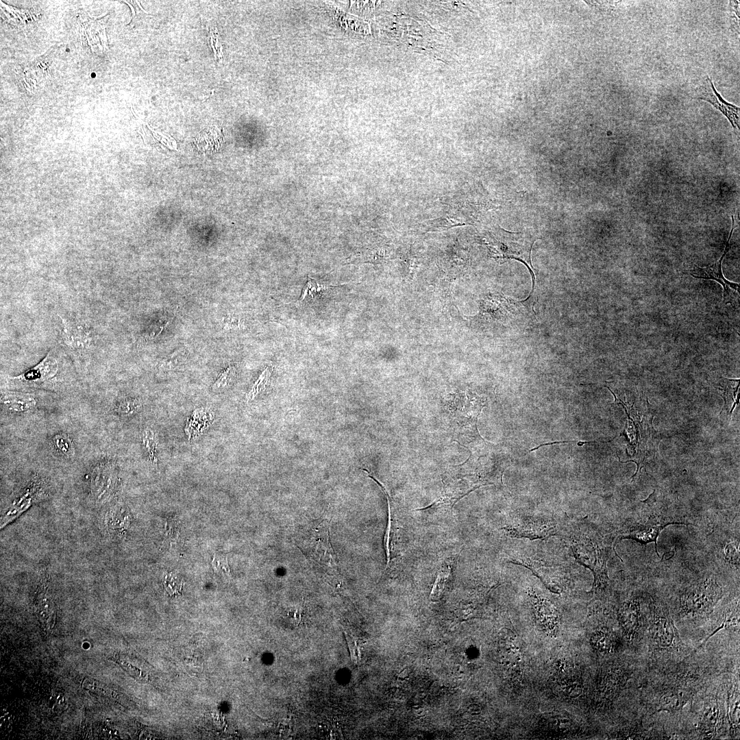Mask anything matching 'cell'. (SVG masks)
<instances>
[{
    "label": "cell",
    "mask_w": 740,
    "mask_h": 740,
    "mask_svg": "<svg viewBox=\"0 0 740 740\" xmlns=\"http://www.w3.org/2000/svg\"><path fill=\"white\" fill-rule=\"evenodd\" d=\"M730 20H732V25H735L734 27L739 31V1H730Z\"/></svg>",
    "instance_id": "obj_34"
},
{
    "label": "cell",
    "mask_w": 740,
    "mask_h": 740,
    "mask_svg": "<svg viewBox=\"0 0 740 740\" xmlns=\"http://www.w3.org/2000/svg\"><path fill=\"white\" fill-rule=\"evenodd\" d=\"M334 286L326 285L323 284H319L312 278H308L307 283L303 288L300 298L298 302H301L306 297L310 296L313 297L314 294L320 291H323L330 289Z\"/></svg>",
    "instance_id": "obj_32"
},
{
    "label": "cell",
    "mask_w": 740,
    "mask_h": 740,
    "mask_svg": "<svg viewBox=\"0 0 740 740\" xmlns=\"http://www.w3.org/2000/svg\"><path fill=\"white\" fill-rule=\"evenodd\" d=\"M452 563H449L441 567L430 593L431 601H439L443 595L452 578Z\"/></svg>",
    "instance_id": "obj_23"
},
{
    "label": "cell",
    "mask_w": 740,
    "mask_h": 740,
    "mask_svg": "<svg viewBox=\"0 0 740 740\" xmlns=\"http://www.w3.org/2000/svg\"><path fill=\"white\" fill-rule=\"evenodd\" d=\"M142 403L135 398H125L116 403L114 411L121 417H130L140 410Z\"/></svg>",
    "instance_id": "obj_28"
},
{
    "label": "cell",
    "mask_w": 740,
    "mask_h": 740,
    "mask_svg": "<svg viewBox=\"0 0 740 740\" xmlns=\"http://www.w3.org/2000/svg\"><path fill=\"white\" fill-rule=\"evenodd\" d=\"M576 559L590 569L594 576L591 592L600 595L608 587L607 561L611 550L608 541L593 528L580 525L571 533L569 539Z\"/></svg>",
    "instance_id": "obj_3"
},
{
    "label": "cell",
    "mask_w": 740,
    "mask_h": 740,
    "mask_svg": "<svg viewBox=\"0 0 740 740\" xmlns=\"http://www.w3.org/2000/svg\"><path fill=\"white\" fill-rule=\"evenodd\" d=\"M646 614L645 630L648 650L655 658L671 661L684 658L687 646L683 643L667 605L650 597Z\"/></svg>",
    "instance_id": "obj_2"
},
{
    "label": "cell",
    "mask_w": 740,
    "mask_h": 740,
    "mask_svg": "<svg viewBox=\"0 0 740 740\" xmlns=\"http://www.w3.org/2000/svg\"><path fill=\"white\" fill-rule=\"evenodd\" d=\"M221 137H222L221 132L217 127H212L200 133L196 138V143L200 149L203 148H206V150H212V148L216 149H218L219 142L211 140V139Z\"/></svg>",
    "instance_id": "obj_27"
},
{
    "label": "cell",
    "mask_w": 740,
    "mask_h": 740,
    "mask_svg": "<svg viewBox=\"0 0 740 740\" xmlns=\"http://www.w3.org/2000/svg\"><path fill=\"white\" fill-rule=\"evenodd\" d=\"M243 324V321L238 317L228 316L223 319V326L226 329L239 328Z\"/></svg>",
    "instance_id": "obj_36"
},
{
    "label": "cell",
    "mask_w": 740,
    "mask_h": 740,
    "mask_svg": "<svg viewBox=\"0 0 740 740\" xmlns=\"http://www.w3.org/2000/svg\"><path fill=\"white\" fill-rule=\"evenodd\" d=\"M236 376V369L234 366H230L223 370L218 376L212 386L214 391H220L229 386Z\"/></svg>",
    "instance_id": "obj_30"
},
{
    "label": "cell",
    "mask_w": 740,
    "mask_h": 740,
    "mask_svg": "<svg viewBox=\"0 0 740 740\" xmlns=\"http://www.w3.org/2000/svg\"><path fill=\"white\" fill-rule=\"evenodd\" d=\"M507 533L512 537L543 539L558 532L556 522L547 517H519L506 526Z\"/></svg>",
    "instance_id": "obj_10"
},
{
    "label": "cell",
    "mask_w": 740,
    "mask_h": 740,
    "mask_svg": "<svg viewBox=\"0 0 740 740\" xmlns=\"http://www.w3.org/2000/svg\"><path fill=\"white\" fill-rule=\"evenodd\" d=\"M721 629H726L732 632H736L739 634V600H735L734 603L730 606L727 607L724 612L720 620L715 624V628L713 629L711 634H709L706 638L703 641L700 646L698 647L696 650L703 647L706 641L715 634L717 631Z\"/></svg>",
    "instance_id": "obj_21"
},
{
    "label": "cell",
    "mask_w": 740,
    "mask_h": 740,
    "mask_svg": "<svg viewBox=\"0 0 740 740\" xmlns=\"http://www.w3.org/2000/svg\"><path fill=\"white\" fill-rule=\"evenodd\" d=\"M330 522L322 520L302 531L298 545L303 553L325 573H339L336 554L330 539Z\"/></svg>",
    "instance_id": "obj_4"
},
{
    "label": "cell",
    "mask_w": 740,
    "mask_h": 740,
    "mask_svg": "<svg viewBox=\"0 0 740 740\" xmlns=\"http://www.w3.org/2000/svg\"><path fill=\"white\" fill-rule=\"evenodd\" d=\"M634 671L633 663L628 662L617 663L610 668L600 680L599 702L604 706L612 704L632 678Z\"/></svg>",
    "instance_id": "obj_8"
},
{
    "label": "cell",
    "mask_w": 740,
    "mask_h": 740,
    "mask_svg": "<svg viewBox=\"0 0 740 740\" xmlns=\"http://www.w3.org/2000/svg\"><path fill=\"white\" fill-rule=\"evenodd\" d=\"M34 607L40 626L45 631H51L56 624V609L49 591L47 576L40 579L35 596Z\"/></svg>",
    "instance_id": "obj_13"
},
{
    "label": "cell",
    "mask_w": 740,
    "mask_h": 740,
    "mask_svg": "<svg viewBox=\"0 0 740 740\" xmlns=\"http://www.w3.org/2000/svg\"><path fill=\"white\" fill-rule=\"evenodd\" d=\"M740 697L739 677L732 682L726 693L728 731L731 738L739 737Z\"/></svg>",
    "instance_id": "obj_18"
},
{
    "label": "cell",
    "mask_w": 740,
    "mask_h": 740,
    "mask_svg": "<svg viewBox=\"0 0 740 740\" xmlns=\"http://www.w3.org/2000/svg\"><path fill=\"white\" fill-rule=\"evenodd\" d=\"M674 523H684L676 520H661L659 521H649L645 524L638 525L627 531H624L618 536L619 540L629 539L634 540L641 544L646 545L653 542L655 543V550L657 551V539L661 532L668 525Z\"/></svg>",
    "instance_id": "obj_15"
},
{
    "label": "cell",
    "mask_w": 740,
    "mask_h": 740,
    "mask_svg": "<svg viewBox=\"0 0 740 740\" xmlns=\"http://www.w3.org/2000/svg\"><path fill=\"white\" fill-rule=\"evenodd\" d=\"M55 448L64 456H74L75 449L72 441L63 433L56 434L52 439Z\"/></svg>",
    "instance_id": "obj_29"
},
{
    "label": "cell",
    "mask_w": 740,
    "mask_h": 740,
    "mask_svg": "<svg viewBox=\"0 0 740 740\" xmlns=\"http://www.w3.org/2000/svg\"><path fill=\"white\" fill-rule=\"evenodd\" d=\"M655 679L649 681L647 692L651 714L678 713L691 702L704 686L706 672L695 664L669 663Z\"/></svg>",
    "instance_id": "obj_1"
},
{
    "label": "cell",
    "mask_w": 740,
    "mask_h": 740,
    "mask_svg": "<svg viewBox=\"0 0 740 740\" xmlns=\"http://www.w3.org/2000/svg\"><path fill=\"white\" fill-rule=\"evenodd\" d=\"M116 482L114 465L103 460L95 465L91 476V493L97 501L107 500L114 492Z\"/></svg>",
    "instance_id": "obj_12"
},
{
    "label": "cell",
    "mask_w": 740,
    "mask_h": 740,
    "mask_svg": "<svg viewBox=\"0 0 740 740\" xmlns=\"http://www.w3.org/2000/svg\"><path fill=\"white\" fill-rule=\"evenodd\" d=\"M704 696L698 711L693 733L699 739H719L728 731L726 695L722 689Z\"/></svg>",
    "instance_id": "obj_6"
},
{
    "label": "cell",
    "mask_w": 740,
    "mask_h": 740,
    "mask_svg": "<svg viewBox=\"0 0 740 740\" xmlns=\"http://www.w3.org/2000/svg\"><path fill=\"white\" fill-rule=\"evenodd\" d=\"M590 643L595 651L603 654H610L617 648V637L605 627L598 628L592 633Z\"/></svg>",
    "instance_id": "obj_22"
},
{
    "label": "cell",
    "mask_w": 740,
    "mask_h": 740,
    "mask_svg": "<svg viewBox=\"0 0 740 740\" xmlns=\"http://www.w3.org/2000/svg\"><path fill=\"white\" fill-rule=\"evenodd\" d=\"M368 473L369 478L373 480L375 483L380 487L381 490L384 493L388 502V521L384 536V547L386 552V565L385 570L389 568L391 558H392V547H393V539L397 530V517L395 512V508H393L392 501L391 496L389 495L386 489L383 484L378 480L375 477L369 472L367 469H363Z\"/></svg>",
    "instance_id": "obj_19"
},
{
    "label": "cell",
    "mask_w": 740,
    "mask_h": 740,
    "mask_svg": "<svg viewBox=\"0 0 740 740\" xmlns=\"http://www.w3.org/2000/svg\"><path fill=\"white\" fill-rule=\"evenodd\" d=\"M184 354L177 352L162 360L158 365L160 371H171L177 368L184 361Z\"/></svg>",
    "instance_id": "obj_33"
},
{
    "label": "cell",
    "mask_w": 740,
    "mask_h": 740,
    "mask_svg": "<svg viewBox=\"0 0 740 740\" xmlns=\"http://www.w3.org/2000/svg\"><path fill=\"white\" fill-rule=\"evenodd\" d=\"M617 620L624 641L632 647L639 644L644 637L646 623L640 599L632 597L624 602L618 609Z\"/></svg>",
    "instance_id": "obj_7"
},
{
    "label": "cell",
    "mask_w": 740,
    "mask_h": 740,
    "mask_svg": "<svg viewBox=\"0 0 740 740\" xmlns=\"http://www.w3.org/2000/svg\"><path fill=\"white\" fill-rule=\"evenodd\" d=\"M618 738L623 739H658V737L656 735H654L652 732H650L644 728L641 720L636 721L621 730Z\"/></svg>",
    "instance_id": "obj_25"
},
{
    "label": "cell",
    "mask_w": 740,
    "mask_h": 740,
    "mask_svg": "<svg viewBox=\"0 0 740 740\" xmlns=\"http://www.w3.org/2000/svg\"><path fill=\"white\" fill-rule=\"evenodd\" d=\"M697 99L711 103L727 118L735 130H739L740 108L723 99L709 77H706L705 86L701 88Z\"/></svg>",
    "instance_id": "obj_14"
},
{
    "label": "cell",
    "mask_w": 740,
    "mask_h": 740,
    "mask_svg": "<svg viewBox=\"0 0 740 740\" xmlns=\"http://www.w3.org/2000/svg\"><path fill=\"white\" fill-rule=\"evenodd\" d=\"M156 432L149 428H145L141 434L142 445L151 463L157 465L158 462V443Z\"/></svg>",
    "instance_id": "obj_24"
},
{
    "label": "cell",
    "mask_w": 740,
    "mask_h": 740,
    "mask_svg": "<svg viewBox=\"0 0 740 740\" xmlns=\"http://www.w3.org/2000/svg\"><path fill=\"white\" fill-rule=\"evenodd\" d=\"M1 408L14 415L23 414L36 408V400L29 394L7 393L1 396Z\"/></svg>",
    "instance_id": "obj_20"
},
{
    "label": "cell",
    "mask_w": 740,
    "mask_h": 740,
    "mask_svg": "<svg viewBox=\"0 0 740 740\" xmlns=\"http://www.w3.org/2000/svg\"><path fill=\"white\" fill-rule=\"evenodd\" d=\"M739 379L733 380L722 378L719 382V386L716 388L720 391V395H722L724 399V408L728 410L730 404L733 403L734 397L736 396V393L739 386ZM736 402H739L735 401Z\"/></svg>",
    "instance_id": "obj_26"
},
{
    "label": "cell",
    "mask_w": 740,
    "mask_h": 740,
    "mask_svg": "<svg viewBox=\"0 0 740 740\" xmlns=\"http://www.w3.org/2000/svg\"><path fill=\"white\" fill-rule=\"evenodd\" d=\"M271 378L270 367L266 368L247 394V401L252 400L259 393L264 391L269 384Z\"/></svg>",
    "instance_id": "obj_31"
},
{
    "label": "cell",
    "mask_w": 740,
    "mask_h": 740,
    "mask_svg": "<svg viewBox=\"0 0 740 740\" xmlns=\"http://www.w3.org/2000/svg\"><path fill=\"white\" fill-rule=\"evenodd\" d=\"M731 220L732 227L720 258L711 265L704 267H695L693 269L687 271V273L695 278L712 280L721 284L723 286V299L726 304H732L735 294L739 295V284L727 280L722 272V262L730 248V241L735 229V218L733 215L731 216Z\"/></svg>",
    "instance_id": "obj_9"
},
{
    "label": "cell",
    "mask_w": 740,
    "mask_h": 740,
    "mask_svg": "<svg viewBox=\"0 0 740 740\" xmlns=\"http://www.w3.org/2000/svg\"><path fill=\"white\" fill-rule=\"evenodd\" d=\"M738 546V543H729L725 548L726 558L731 561H735V563L739 560Z\"/></svg>",
    "instance_id": "obj_35"
},
{
    "label": "cell",
    "mask_w": 740,
    "mask_h": 740,
    "mask_svg": "<svg viewBox=\"0 0 740 740\" xmlns=\"http://www.w3.org/2000/svg\"><path fill=\"white\" fill-rule=\"evenodd\" d=\"M513 563L523 565L529 568L533 573L541 578L550 589L556 591L558 583L562 581L566 573L565 569L560 565L550 563L543 558L528 556L526 554H517L511 559Z\"/></svg>",
    "instance_id": "obj_11"
},
{
    "label": "cell",
    "mask_w": 740,
    "mask_h": 740,
    "mask_svg": "<svg viewBox=\"0 0 740 740\" xmlns=\"http://www.w3.org/2000/svg\"><path fill=\"white\" fill-rule=\"evenodd\" d=\"M722 596V588L714 579L706 578L693 584L680 595L679 616L681 619L708 617Z\"/></svg>",
    "instance_id": "obj_5"
},
{
    "label": "cell",
    "mask_w": 740,
    "mask_h": 740,
    "mask_svg": "<svg viewBox=\"0 0 740 740\" xmlns=\"http://www.w3.org/2000/svg\"><path fill=\"white\" fill-rule=\"evenodd\" d=\"M62 336L64 343L70 348L82 352L90 348L92 343L90 330L78 321L62 319Z\"/></svg>",
    "instance_id": "obj_16"
},
{
    "label": "cell",
    "mask_w": 740,
    "mask_h": 740,
    "mask_svg": "<svg viewBox=\"0 0 740 740\" xmlns=\"http://www.w3.org/2000/svg\"><path fill=\"white\" fill-rule=\"evenodd\" d=\"M58 369V359L54 352L51 350L38 364L12 379L27 383L44 382L56 376Z\"/></svg>",
    "instance_id": "obj_17"
}]
</instances>
